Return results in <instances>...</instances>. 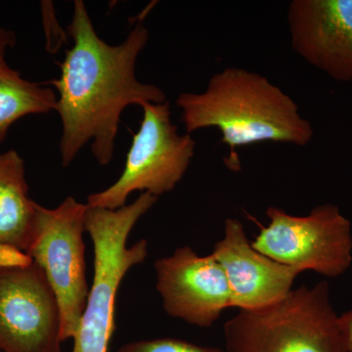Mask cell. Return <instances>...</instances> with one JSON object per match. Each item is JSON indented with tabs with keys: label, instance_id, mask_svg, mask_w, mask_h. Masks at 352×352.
<instances>
[{
	"label": "cell",
	"instance_id": "obj_1",
	"mask_svg": "<svg viewBox=\"0 0 352 352\" xmlns=\"http://www.w3.org/2000/svg\"><path fill=\"white\" fill-rule=\"evenodd\" d=\"M68 32L74 43L60 65L61 76L45 82L58 92L55 111L62 122V164L69 166L92 141V154L106 166L113 159L122 112L131 105L166 102L161 88L140 82L135 76L149 32L139 23L124 43L110 45L99 38L82 0L75 1Z\"/></svg>",
	"mask_w": 352,
	"mask_h": 352
},
{
	"label": "cell",
	"instance_id": "obj_2",
	"mask_svg": "<svg viewBox=\"0 0 352 352\" xmlns=\"http://www.w3.org/2000/svg\"><path fill=\"white\" fill-rule=\"evenodd\" d=\"M187 133L214 127L230 148L228 164L239 168L238 148L261 142L307 146L314 135L298 104L266 76L227 67L208 80L201 94L176 99Z\"/></svg>",
	"mask_w": 352,
	"mask_h": 352
},
{
	"label": "cell",
	"instance_id": "obj_3",
	"mask_svg": "<svg viewBox=\"0 0 352 352\" xmlns=\"http://www.w3.org/2000/svg\"><path fill=\"white\" fill-rule=\"evenodd\" d=\"M157 197L142 193L133 203L118 210L87 205L85 232L94 244V283L74 338L73 352H108L115 330L118 291L127 272L144 263L148 242L127 245L132 229L151 210Z\"/></svg>",
	"mask_w": 352,
	"mask_h": 352
},
{
	"label": "cell",
	"instance_id": "obj_4",
	"mask_svg": "<svg viewBox=\"0 0 352 352\" xmlns=\"http://www.w3.org/2000/svg\"><path fill=\"white\" fill-rule=\"evenodd\" d=\"M227 352H349L326 281L268 307L239 310L223 327Z\"/></svg>",
	"mask_w": 352,
	"mask_h": 352
},
{
	"label": "cell",
	"instance_id": "obj_5",
	"mask_svg": "<svg viewBox=\"0 0 352 352\" xmlns=\"http://www.w3.org/2000/svg\"><path fill=\"white\" fill-rule=\"evenodd\" d=\"M141 107L142 122L132 138L122 175L107 189L88 196L89 207L118 210L135 191L163 195L175 189L188 170L196 143L190 134L178 133L170 103Z\"/></svg>",
	"mask_w": 352,
	"mask_h": 352
},
{
	"label": "cell",
	"instance_id": "obj_6",
	"mask_svg": "<svg viewBox=\"0 0 352 352\" xmlns=\"http://www.w3.org/2000/svg\"><path fill=\"white\" fill-rule=\"evenodd\" d=\"M87 210V204L73 197L54 208L38 204L27 252L56 296L63 342L75 338L89 293L83 243Z\"/></svg>",
	"mask_w": 352,
	"mask_h": 352
},
{
	"label": "cell",
	"instance_id": "obj_7",
	"mask_svg": "<svg viewBox=\"0 0 352 352\" xmlns=\"http://www.w3.org/2000/svg\"><path fill=\"white\" fill-rule=\"evenodd\" d=\"M266 215L270 223L252 242L264 256L300 272L314 271L330 278L351 267V223L337 206H317L302 217L270 207Z\"/></svg>",
	"mask_w": 352,
	"mask_h": 352
},
{
	"label": "cell",
	"instance_id": "obj_8",
	"mask_svg": "<svg viewBox=\"0 0 352 352\" xmlns=\"http://www.w3.org/2000/svg\"><path fill=\"white\" fill-rule=\"evenodd\" d=\"M56 296L36 263L0 268V352H63Z\"/></svg>",
	"mask_w": 352,
	"mask_h": 352
},
{
	"label": "cell",
	"instance_id": "obj_9",
	"mask_svg": "<svg viewBox=\"0 0 352 352\" xmlns=\"http://www.w3.org/2000/svg\"><path fill=\"white\" fill-rule=\"evenodd\" d=\"M157 291L166 314L200 328H210L231 307L223 270L212 254L200 256L191 247L157 259Z\"/></svg>",
	"mask_w": 352,
	"mask_h": 352
},
{
	"label": "cell",
	"instance_id": "obj_10",
	"mask_svg": "<svg viewBox=\"0 0 352 352\" xmlns=\"http://www.w3.org/2000/svg\"><path fill=\"white\" fill-rule=\"evenodd\" d=\"M287 22L298 56L337 82H351L352 0H293Z\"/></svg>",
	"mask_w": 352,
	"mask_h": 352
},
{
	"label": "cell",
	"instance_id": "obj_11",
	"mask_svg": "<svg viewBox=\"0 0 352 352\" xmlns=\"http://www.w3.org/2000/svg\"><path fill=\"white\" fill-rule=\"evenodd\" d=\"M212 256L220 264L231 292V307L252 310L282 300L300 271L273 261L254 249L240 220L226 219L224 236Z\"/></svg>",
	"mask_w": 352,
	"mask_h": 352
},
{
	"label": "cell",
	"instance_id": "obj_12",
	"mask_svg": "<svg viewBox=\"0 0 352 352\" xmlns=\"http://www.w3.org/2000/svg\"><path fill=\"white\" fill-rule=\"evenodd\" d=\"M38 203L29 195L24 160L15 150L0 154V244L27 252Z\"/></svg>",
	"mask_w": 352,
	"mask_h": 352
},
{
	"label": "cell",
	"instance_id": "obj_13",
	"mask_svg": "<svg viewBox=\"0 0 352 352\" xmlns=\"http://www.w3.org/2000/svg\"><path fill=\"white\" fill-rule=\"evenodd\" d=\"M0 54V143L14 122L25 116L47 113L56 109L57 95L45 82L22 78Z\"/></svg>",
	"mask_w": 352,
	"mask_h": 352
},
{
	"label": "cell",
	"instance_id": "obj_14",
	"mask_svg": "<svg viewBox=\"0 0 352 352\" xmlns=\"http://www.w3.org/2000/svg\"><path fill=\"white\" fill-rule=\"evenodd\" d=\"M117 352H227L219 347L200 346L173 338L142 340L129 342L120 346Z\"/></svg>",
	"mask_w": 352,
	"mask_h": 352
},
{
	"label": "cell",
	"instance_id": "obj_15",
	"mask_svg": "<svg viewBox=\"0 0 352 352\" xmlns=\"http://www.w3.org/2000/svg\"><path fill=\"white\" fill-rule=\"evenodd\" d=\"M34 261L27 252L12 245L0 244V268L25 267Z\"/></svg>",
	"mask_w": 352,
	"mask_h": 352
},
{
	"label": "cell",
	"instance_id": "obj_16",
	"mask_svg": "<svg viewBox=\"0 0 352 352\" xmlns=\"http://www.w3.org/2000/svg\"><path fill=\"white\" fill-rule=\"evenodd\" d=\"M340 327L347 349L352 352V308L339 316Z\"/></svg>",
	"mask_w": 352,
	"mask_h": 352
},
{
	"label": "cell",
	"instance_id": "obj_17",
	"mask_svg": "<svg viewBox=\"0 0 352 352\" xmlns=\"http://www.w3.org/2000/svg\"><path fill=\"white\" fill-rule=\"evenodd\" d=\"M15 43V34L10 30L0 27V54L6 55L7 50L12 48Z\"/></svg>",
	"mask_w": 352,
	"mask_h": 352
}]
</instances>
